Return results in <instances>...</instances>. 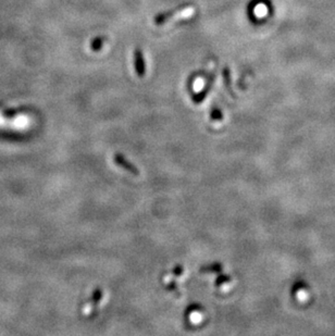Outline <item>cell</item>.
<instances>
[{
    "label": "cell",
    "mask_w": 335,
    "mask_h": 336,
    "mask_svg": "<svg viewBox=\"0 0 335 336\" xmlns=\"http://www.w3.org/2000/svg\"><path fill=\"white\" fill-rule=\"evenodd\" d=\"M134 64H135L136 73L139 77H144L146 74V64H145L144 55L141 49H136L134 54Z\"/></svg>",
    "instance_id": "7a4b0ae2"
},
{
    "label": "cell",
    "mask_w": 335,
    "mask_h": 336,
    "mask_svg": "<svg viewBox=\"0 0 335 336\" xmlns=\"http://www.w3.org/2000/svg\"><path fill=\"white\" fill-rule=\"evenodd\" d=\"M221 271H222V266L220 265V263H216V265L204 267L203 269H200V272H221Z\"/></svg>",
    "instance_id": "277c9868"
},
{
    "label": "cell",
    "mask_w": 335,
    "mask_h": 336,
    "mask_svg": "<svg viewBox=\"0 0 335 336\" xmlns=\"http://www.w3.org/2000/svg\"><path fill=\"white\" fill-rule=\"evenodd\" d=\"M195 12V9L192 5H188V7H182L175 10L169 11V12H164L160 13L155 18V24L156 25H165L168 22L173 21V20H177V19H184V18H189L192 16Z\"/></svg>",
    "instance_id": "6da1fadb"
},
{
    "label": "cell",
    "mask_w": 335,
    "mask_h": 336,
    "mask_svg": "<svg viewBox=\"0 0 335 336\" xmlns=\"http://www.w3.org/2000/svg\"><path fill=\"white\" fill-rule=\"evenodd\" d=\"M230 281H231V279L227 276H219V278L217 279L216 284H217V286H220V285L224 284V283H228Z\"/></svg>",
    "instance_id": "8992f818"
},
{
    "label": "cell",
    "mask_w": 335,
    "mask_h": 336,
    "mask_svg": "<svg viewBox=\"0 0 335 336\" xmlns=\"http://www.w3.org/2000/svg\"><path fill=\"white\" fill-rule=\"evenodd\" d=\"M113 159H114L115 165H118L119 167L123 168V169H125L126 171L132 173V174H134V175H138L139 174V171H138L137 168L134 166V165H132L131 162H128L122 155L115 154L114 157H113Z\"/></svg>",
    "instance_id": "3957f363"
},
{
    "label": "cell",
    "mask_w": 335,
    "mask_h": 336,
    "mask_svg": "<svg viewBox=\"0 0 335 336\" xmlns=\"http://www.w3.org/2000/svg\"><path fill=\"white\" fill-rule=\"evenodd\" d=\"M183 271H184L183 267L182 266H177V267H175L174 270H173V274H175L176 277H180L181 274L183 273Z\"/></svg>",
    "instance_id": "ba28073f"
},
{
    "label": "cell",
    "mask_w": 335,
    "mask_h": 336,
    "mask_svg": "<svg viewBox=\"0 0 335 336\" xmlns=\"http://www.w3.org/2000/svg\"><path fill=\"white\" fill-rule=\"evenodd\" d=\"M211 116L214 120H221L222 119L221 112H220V110H218V109H214V111H212V113H211Z\"/></svg>",
    "instance_id": "52a82bcc"
},
{
    "label": "cell",
    "mask_w": 335,
    "mask_h": 336,
    "mask_svg": "<svg viewBox=\"0 0 335 336\" xmlns=\"http://www.w3.org/2000/svg\"><path fill=\"white\" fill-rule=\"evenodd\" d=\"M102 297H103L102 290H100V289H96V290H95L94 294H93V297H92L93 304H94V305L98 304V302L100 301V299H102Z\"/></svg>",
    "instance_id": "5b68a950"
}]
</instances>
